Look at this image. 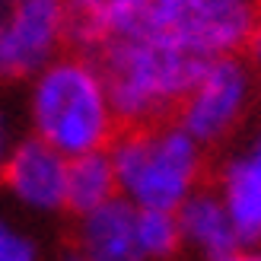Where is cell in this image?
Masks as SVG:
<instances>
[{"label": "cell", "instance_id": "cell-6", "mask_svg": "<svg viewBox=\"0 0 261 261\" xmlns=\"http://www.w3.org/2000/svg\"><path fill=\"white\" fill-rule=\"evenodd\" d=\"M181 0H67L70 42L99 55L121 38L172 35Z\"/></svg>", "mask_w": 261, "mask_h": 261}, {"label": "cell", "instance_id": "cell-10", "mask_svg": "<svg viewBox=\"0 0 261 261\" xmlns=\"http://www.w3.org/2000/svg\"><path fill=\"white\" fill-rule=\"evenodd\" d=\"M73 245L86 261H147L137 242V207L124 198L76 217Z\"/></svg>", "mask_w": 261, "mask_h": 261}, {"label": "cell", "instance_id": "cell-13", "mask_svg": "<svg viewBox=\"0 0 261 261\" xmlns=\"http://www.w3.org/2000/svg\"><path fill=\"white\" fill-rule=\"evenodd\" d=\"M137 242L147 261H172L185 249L175 211H137Z\"/></svg>", "mask_w": 261, "mask_h": 261}, {"label": "cell", "instance_id": "cell-11", "mask_svg": "<svg viewBox=\"0 0 261 261\" xmlns=\"http://www.w3.org/2000/svg\"><path fill=\"white\" fill-rule=\"evenodd\" d=\"M178 217V229H181V245L198 255L201 261H220L242 249L236 223L226 211L223 198L217 194V188H198L175 211Z\"/></svg>", "mask_w": 261, "mask_h": 261}, {"label": "cell", "instance_id": "cell-17", "mask_svg": "<svg viewBox=\"0 0 261 261\" xmlns=\"http://www.w3.org/2000/svg\"><path fill=\"white\" fill-rule=\"evenodd\" d=\"M220 261H261V245H255V249H236L232 255H226V258H220Z\"/></svg>", "mask_w": 261, "mask_h": 261}, {"label": "cell", "instance_id": "cell-5", "mask_svg": "<svg viewBox=\"0 0 261 261\" xmlns=\"http://www.w3.org/2000/svg\"><path fill=\"white\" fill-rule=\"evenodd\" d=\"M67 45V0H16L0 10V83H29Z\"/></svg>", "mask_w": 261, "mask_h": 261}, {"label": "cell", "instance_id": "cell-18", "mask_svg": "<svg viewBox=\"0 0 261 261\" xmlns=\"http://www.w3.org/2000/svg\"><path fill=\"white\" fill-rule=\"evenodd\" d=\"M58 261H86V258H83V252L76 249V245H70V249H64V252L58 255Z\"/></svg>", "mask_w": 261, "mask_h": 261}, {"label": "cell", "instance_id": "cell-7", "mask_svg": "<svg viewBox=\"0 0 261 261\" xmlns=\"http://www.w3.org/2000/svg\"><path fill=\"white\" fill-rule=\"evenodd\" d=\"M67 156L25 130L7 160L0 191L19 217L55 220L67 214Z\"/></svg>", "mask_w": 261, "mask_h": 261}, {"label": "cell", "instance_id": "cell-19", "mask_svg": "<svg viewBox=\"0 0 261 261\" xmlns=\"http://www.w3.org/2000/svg\"><path fill=\"white\" fill-rule=\"evenodd\" d=\"M16 0H0V10H7V7H13Z\"/></svg>", "mask_w": 261, "mask_h": 261}, {"label": "cell", "instance_id": "cell-16", "mask_svg": "<svg viewBox=\"0 0 261 261\" xmlns=\"http://www.w3.org/2000/svg\"><path fill=\"white\" fill-rule=\"evenodd\" d=\"M245 61H249V67L261 76V22H258V29L252 32L249 45H245Z\"/></svg>", "mask_w": 261, "mask_h": 261}, {"label": "cell", "instance_id": "cell-12", "mask_svg": "<svg viewBox=\"0 0 261 261\" xmlns=\"http://www.w3.org/2000/svg\"><path fill=\"white\" fill-rule=\"evenodd\" d=\"M115 198H121V194L109 150L73 156L67 169V214L83 217Z\"/></svg>", "mask_w": 261, "mask_h": 261}, {"label": "cell", "instance_id": "cell-3", "mask_svg": "<svg viewBox=\"0 0 261 261\" xmlns=\"http://www.w3.org/2000/svg\"><path fill=\"white\" fill-rule=\"evenodd\" d=\"M96 58L124 127L166 121L175 115L204 67V61L188 55L172 35L121 38L106 45Z\"/></svg>", "mask_w": 261, "mask_h": 261}, {"label": "cell", "instance_id": "cell-1", "mask_svg": "<svg viewBox=\"0 0 261 261\" xmlns=\"http://www.w3.org/2000/svg\"><path fill=\"white\" fill-rule=\"evenodd\" d=\"M25 127L67 160L109 150L121 121L102 64L89 51H64L25 86Z\"/></svg>", "mask_w": 261, "mask_h": 261}, {"label": "cell", "instance_id": "cell-20", "mask_svg": "<svg viewBox=\"0 0 261 261\" xmlns=\"http://www.w3.org/2000/svg\"><path fill=\"white\" fill-rule=\"evenodd\" d=\"M258 106H261V96H258Z\"/></svg>", "mask_w": 261, "mask_h": 261}, {"label": "cell", "instance_id": "cell-15", "mask_svg": "<svg viewBox=\"0 0 261 261\" xmlns=\"http://www.w3.org/2000/svg\"><path fill=\"white\" fill-rule=\"evenodd\" d=\"M16 121H13V115L0 106V185H4V172H7V160H10V153L13 147H16Z\"/></svg>", "mask_w": 261, "mask_h": 261}, {"label": "cell", "instance_id": "cell-8", "mask_svg": "<svg viewBox=\"0 0 261 261\" xmlns=\"http://www.w3.org/2000/svg\"><path fill=\"white\" fill-rule=\"evenodd\" d=\"M261 22V0H181L172 38L201 61L242 55Z\"/></svg>", "mask_w": 261, "mask_h": 261}, {"label": "cell", "instance_id": "cell-4", "mask_svg": "<svg viewBox=\"0 0 261 261\" xmlns=\"http://www.w3.org/2000/svg\"><path fill=\"white\" fill-rule=\"evenodd\" d=\"M258 73L242 55L204 61L198 80L181 99L175 121L201 143V147H223L239 134V127L252 115L258 102Z\"/></svg>", "mask_w": 261, "mask_h": 261}, {"label": "cell", "instance_id": "cell-9", "mask_svg": "<svg viewBox=\"0 0 261 261\" xmlns=\"http://www.w3.org/2000/svg\"><path fill=\"white\" fill-rule=\"evenodd\" d=\"M214 188L236 223L239 242L245 249L261 245V130L220 160Z\"/></svg>", "mask_w": 261, "mask_h": 261}, {"label": "cell", "instance_id": "cell-2", "mask_svg": "<svg viewBox=\"0 0 261 261\" xmlns=\"http://www.w3.org/2000/svg\"><path fill=\"white\" fill-rule=\"evenodd\" d=\"M118 194L137 211H178L204 181L207 150L178 121L124 127L109 147Z\"/></svg>", "mask_w": 261, "mask_h": 261}, {"label": "cell", "instance_id": "cell-14", "mask_svg": "<svg viewBox=\"0 0 261 261\" xmlns=\"http://www.w3.org/2000/svg\"><path fill=\"white\" fill-rule=\"evenodd\" d=\"M0 261H45V249L16 211H0Z\"/></svg>", "mask_w": 261, "mask_h": 261}]
</instances>
